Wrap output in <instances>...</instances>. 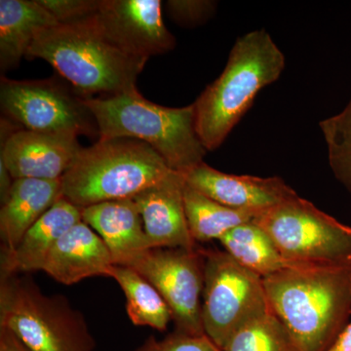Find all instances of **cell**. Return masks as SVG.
<instances>
[{
    "mask_svg": "<svg viewBox=\"0 0 351 351\" xmlns=\"http://www.w3.org/2000/svg\"><path fill=\"white\" fill-rule=\"evenodd\" d=\"M263 279L297 351H326L350 323L351 265H289Z\"/></svg>",
    "mask_w": 351,
    "mask_h": 351,
    "instance_id": "cell-1",
    "label": "cell"
},
{
    "mask_svg": "<svg viewBox=\"0 0 351 351\" xmlns=\"http://www.w3.org/2000/svg\"><path fill=\"white\" fill-rule=\"evenodd\" d=\"M94 15L43 29L25 58L48 62L85 98L115 96L136 89L147 59L119 47Z\"/></svg>",
    "mask_w": 351,
    "mask_h": 351,
    "instance_id": "cell-2",
    "label": "cell"
},
{
    "mask_svg": "<svg viewBox=\"0 0 351 351\" xmlns=\"http://www.w3.org/2000/svg\"><path fill=\"white\" fill-rule=\"evenodd\" d=\"M284 68L285 57L265 29L237 39L221 75L193 103L196 131L208 152L225 142L258 92Z\"/></svg>",
    "mask_w": 351,
    "mask_h": 351,
    "instance_id": "cell-3",
    "label": "cell"
},
{
    "mask_svg": "<svg viewBox=\"0 0 351 351\" xmlns=\"http://www.w3.org/2000/svg\"><path fill=\"white\" fill-rule=\"evenodd\" d=\"M99 138H128L149 145L170 169L184 175L208 152L195 126V106L167 108L152 103L137 88L115 96L86 98Z\"/></svg>",
    "mask_w": 351,
    "mask_h": 351,
    "instance_id": "cell-4",
    "label": "cell"
},
{
    "mask_svg": "<svg viewBox=\"0 0 351 351\" xmlns=\"http://www.w3.org/2000/svg\"><path fill=\"white\" fill-rule=\"evenodd\" d=\"M175 171L149 145L128 138H99L80 151L62 178V196L82 208L133 198Z\"/></svg>",
    "mask_w": 351,
    "mask_h": 351,
    "instance_id": "cell-5",
    "label": "cell"
},
{
    "mask_svg": "<svg viewBox=\"0 0 351 351\" xmlns=\"http://www.w3.org/2000/svg\"><path fill=\"white\" fill-rule=\"evenodd\" d=\"M0 327L32 351H94L86 320L64 295H48L27 277L1 276Z\"/></svg>",
    "mask_w": 351,
    "mask_h": 351,
    "instance_id": "cell-6",
    "label": "cell"
},
{
    "mask_svg": "<svg viewBox=\"0 0 351 351\" xmlns=\"http://www.w3.org/2000/svg\"><path fill=\"white\" fill-rule=\"evenodd\" d=\"M288 265H351V226L295 195L254 219Z\"/></svg>",
    "mask_w": 351,
    "mask_h": 351,
    "instance_id": "cell-7",
    "label": "cell"
},
{
    "mask_svg": "<svg viewBox=\"0 0 351 351\" xmlns=\"http://www.w3.org/2000/svg\"><path fill=\"white\" fill-rule=\"evenodd\" d=\"M205 335L223 350L230 337L270 311L262 276L242 267L226 251L203 249Z\"/></svg>",
    "mask_w": 351,
    "mask_h": 351,
    "instance_id": "cell-8",
    "label": "cell"
},
{
    "mask_svg": "<svg viewBox=\"0 0 351 351\" xmlns=\"http://www.w3.org/2000/svg\"><path fill=\"white\" fill-rule=\"evenodd\" d=\"M85 99L53 80H13L2 76L0 83L2 112L29 131L99 137L96 119Z\"/></svg>",
    "mask_w": 351,
    "mask_h": 351,
    "instance_id": "cell-9",
    "label": "cell"
},
{
    "mask_svg": "<svg viewBox=\"0 0 351 351\" xmlns=\"http://www.w3.org/2000/svg\"><path fill=\"white\" fill-rule=\"evenodd\" d=\"M124 267L145 277L169 306L175 331L205 335L202 323L204 257L201 248H152Z\"/></svg>",
    "mask_w": 351,
    "mask_h": 351,
    "instance_id": "cell-10",
    "label": "cell"
},
{
    "mask_svg": "<svg viewBox=\"0 0 351 351\" xmlns=\"http://www.w3.org/2000/svg\"><path fill=\"white\" fill-rule=\"evenodd\" d=\"M82 149L76 136L14 129L1 119L0 162L14 180H61Z\"/></svg>",
    "mask_w": 351,
    "mask_h": 351,
    "instance_id": "cell-11",
    "label": "cell"
},
{
    "mask_svg": "<svg viewBox=\"0 0 351 351\" xmlns=\"http://www.w3.org/2000/svg\"><path fill=\"white\" fill-rule=\"evenodd\" d=\"M94 16L108 38L135 56L149 60L175 47L159 0H100Z\"/></svg>",
    "mask_w": 351,
    "mask_h": 351,
    "instance_id": "cell-12",
    "label": "cell"
},
{
    "mask_svg": "<svg viewBox=\"0 0 351 351\" xmlns=\"http://www.w3.org/2000/svg\"><path fill=\"white\" fill-rule=\"evenodd\" d=\"M184 178L189 188L225 206L244 211L263 212L298 195L280 178L226 174L204 162Z\"/></svg>",
    "mask_w": 351,
    "mask_h": 351,
    "instance_id": "cell-13",
    "label": "cell"
},
{
    "mask_svg": "<svg viewBox=\"0 0 351 351\" xmlns=\"http://www.w3.org/2000/svg\"><path fill=\"white\" fill-rule=\"evenodd\" d=\"M184 175L175 172L133 197L152 248H196L184 204Z\"/></svg>",
    "mask_w": 351,
    "mask_h": 351,
    "instance_id": "cell-14",
    "label": "cell"
},
{
    "mask_svg": "<svg viewBox=\"0 0 351 351\" xmlns=\"http://www.w3.org/2000/svg\"><path fill=\"white\" fill-rule=\"evenodd\" d=\"M113 265L107 245L82 221L55 245L43 271L57 282L69 286L90 277H108Z\"/></svg>",
    "mask_w": 351,
    "mask_h": 351,
    "instance_id": "cell-15",
    "label": "cell"
},
{
    "mask_svg": "<svg viewBox=\"0 0 351 351\" xmlns=\"http://www.w3.org/2000/svg\"><path fill=\"white\" fill-rule=\"evenodd\" d=\"M82 221V209L62 196L25 232L11 251H2L1 276L43 271L46 260L60 239Z\"/></svg>",
    "mask_w": 351,
    "mask_h": 351,
    "instance_id": "cell-16",
    "label": "cell"
},
{
    "mask_svg": "<svg viewBox=\"0 0 351 351\" xmlns=\"http://www.w3.org/2000/svg\"><path fill=\"white\" fill-rule=\"evenodd\" d=\"M82 221L107 245L114 265H126L143 252L152 249L133 198L83 208Z\"/></svg>",
    "mask_w": 351,
    "mask_h": 351,
    "instance_id": "cell-17",
    "label": "cell"
},
{
    "mask_svg": "<svg viewBox=\"0 0 351 351\" xmlns=\"http://www.w3.org/2000/svg\"><path fill=\"white\" fill-rule=\"evenodd\" d=\"M62 197L61 180L18 179L0 210L2 251H11L25 232Z\"/></svg>",
    "mask_w": 351,
    "mask_h": 351,
    "instance_id": "cell-18",
    "label": "cell"
},
{
    "mask_svg": "<svg viewBox=\"0 0 351 351\" xmlns=\"http://www.w3.org/2000/svg\"><path fill=\"white\" fill-rule=\"evenodd\" d=\"M58 22L39 0L0 1V68H16L39 32Z\"/></svg>",
    "mask_w": 351,
    "mask_h": 351,
    "instance_id": "cell-19",
    "label": "cell"
},
{
    "mask_svg": "<svg viewBox=\"0 0 351 351\" xmlns=\"http://www.w3.org/2000/svg\"><path fill=\"white\" fill-rule=\"evenodd\" d=\"M108 277L114 279L126 298V311L135 326H147L157 331L167 329L173 320L169 306L157 289L131 267L113 265Z\"/></svg>",
    "mask_w": 351,
    "mask_h": 351,
    "instance_id": "cell-20",
    "label": "cell"
},
{
    "mask_svg": "<svg viewBox=\"0 0 351 351\" xmlns=\"http://www.w3.org/2000/svg\"><path fill=\"white\" fill-rule=\"evenodd\" d=\"M184 204L189 232L195 242L219 240L242 223L253 221L261 212L232 209L195 189L184 186Z\"/></svg>",
    "mask_w": 351,
    "mask_h": 351,
    "instance_id": "cell-21",
    "label": "cell"
},
{
    "mask_svg": "<svg viewBox=\"0 0 351 351\" xmlns=\"http://www.w3.org/2000/svg\"><path fill=\"white\" fill-rule=\"evenodd\" d=\"M219 241L242 267L263 278L289 265L269 235L254 221L232 228Z\"/></svg>",
    "mask_w": 351,
    "mask_h": 351,
    "instance_id": "cell-22",
    "label": "cell"
},
{
    "mask_svg": "<svg viewBox=\"0 0 351 351\" xmlns=\"http://www.w3.org/2000/svg\"><path fill=\"white\" fill-rule=\"evenodd\" d=\"M221 351H297L290 335L271 311L247 322Z\"/></svg>",
    "mask_w": 351,
    "mask_h": 351,
    "instance_id": "cell-23",
    "label": "cell"
},
{
    "mask_svg": "<svg viewBox=\"0 0 351 351\" xmlns=\"http://www.w3.org/2000/svg\"><path fill=\"white\" fill-rule=\"evenodd\" d=\"M335 177L351 193V99L343 112L320 122Z\"/></svg>",
    "mask_w": 351,
    "mask_h": 351,
    "instance_id": "cell-24",
    "label": "cell"
},
{
    "mask_svg": "<svg viewBox=\"0 0 351 351\" xmlns=\"http://www.w3.org/2000/svg\"><path fill=\"white\" fill-rule=\"evenodd\" d=\"M135 351H221L206 335L186 334L175 331L163 339L151 336Z\"/></svg>",
    "mask_w": 351,
    "mask_h": 351,
    "instance_id": "cell-25",
    "label": "cell"
},
{
    "mask_svg": "<svg viewBox=\"0 0 351 351\" xmlns=\"http://www.w3.org/2000/svg\"><path fill=\"white\" fill-rule=\"evenodd\" d=\"M58 24L84 20L98 10L100 0H39Z\"/></svg>",
    "mask_w": 351,
    "mask_h": 351,
    "instance_id": "cell-26",
    "label": "cell"
},
{
    "mask_svg": "<svg viewBox=\"0 0 351 351\" xmlns=\"http://www.w3.org/2000/svg\"><path fill=\"white\" fill-rule=\"evenodd\" d=\"M175 21L182 25L200 24L207 20L215 10L212 1H191V0H171L166 4Z\"/></svg>",
    "mask_w": 351,
    "mask_h": 351,
    "instance_id": "cell-27",
    "label": "cell"
},
{
    "mask_svg": "<svg viewBox=\"0 0 351 351\" xmlns=\"http://www.w3.org/2000/svg\"><path fill=\"white\" fill-rule=\"evenodd\" d=\"M0 351H32L12 332L0 327Z\"/></svg>",
    "mask_w": 351,
    "mask_h": 351,
    "instance_id": "cell-28",
    "label": "cell"
},
{
    "mask_svg": "<svg viewBox=\"0 0 351 351\" xmlns=\"http://www.w3.org/2000/svg\"><path fill=\"white\" fill-rule=\"evenodd\" d=\"M326 351H351V321Z\"/></svg>",
    "mask_w": 351,
    "mask_h": 351,
    "instance_id": "cell-29",
    "label": "cell"
}]
</instances>
